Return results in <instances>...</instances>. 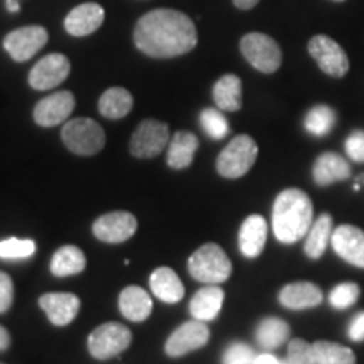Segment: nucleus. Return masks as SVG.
<instances>
[{"instance_id":"4","label":"nucleus","mask_w":364,"mask_h":364,"mask_svg":"<svg viewBox=\"0 0 364 364\" xmlns=\"http://www.w3.org/2000/svg\"><path fill=\"white\" fill-rule=\"evenodd\" d=\"M258 157V145L250 135H238L223 149L216 169L226 179H238L252 169Z\"/></svg>"},{"instance_id":"39","label":"nucleus","mask_w":364,"mask_h":364,"mask_svg":"<svg viewBox=\"0 0 364 364\" xmlns=\"http://www.w3.org/2000/svg\"><path fill=\"white\" fill-rule=\"evenodd\" d=\"M348 336L356 343H361L364 341V312H358L356 316L353 317L351 324H349Z\"/></svg>"},{"instance_id":"30","label":"nucleus","mask_w":364,"mask_h":364,"mask_svg":"<svg viewBox=\"0 0 364 364\" xmlns=\"http://www.w3.org/2000/svg\"><path fill=\"white\" fill-rule=\"evenodd\" d=\"M336 122H338V115L327 105H316L311 110L307 112L306 118H304V127L309 134L314 136H324L334 129Z\"/></svg>"},{"instance_id":"3","label":"nucleus","mask_w":364,"mask_h":364,"mask_svg":"<svg viewBox=\"0 0 364 364\" xmlns=\"http://www.w3.org/2000/svg\"><path fill=\"white\" fill-rule=\"evenodd\" d=\"M188 268L194 280L208 285H218L231 277L230 258L220 245L206 243L191 255Z\"/></svg>"},{"instance_id":"40","label":"nucleus","mask_w":364,"mask_h":364,"mask_svg":"<svg viewBox=\"0 0 364 364\" xmlns=\"http://www.w3.org/2000/svg\"><path fill=\"white\" fill-rule=\"evenodd\" d=\"M253 364H289V361L273 356V354H257Z\"/></svg>"},{"instance_id":"36","label":"nucleus","mask_w":364,"mask_h":364,"mask_svg":"<svg viewBox=\"0 0 364 364\" xmlns=\"http://www.w3.org/2000/svg\"><path fill=\"white\" fill-rule=\"evenodd\" d=\"M257 359V354L250 346L243 343H235L225 351L223 356V364H231V363H243V364H253Z\"/></svg>"},{"instance_id":"38","label":"nucleus","mask_w":364,"mask_h":364,"mask_svg":"<svg viewBox=\"0 0 364 364\" xmlns=\"http://www.w3.org/2000/svg\"><path fill=\"white\" fill-rule=\"evenodd\" d=\"M14 300V284L7 273L0 272V314L7 312Z\"/></svg>"},{"instance_id":"24","label":"nucleus","mask_w":364,"mask_h":364,"mask_svg":"<svg viewBox=\"0 0 364 364\" xmlns=\"http://www.w3.org/2000/svg\"><path fill=\"white\" fill-rule=\"evenodd\" d=\"M199 147L198 136L191 132H177L172 136L169 150H167V164L172 169H186L193 164L194 154Z\"/></svg>"},{"instance_id":"15","label":"nucleus","mask_w":364,"mask_h":364,"mask_svg":"<svg viewBox=\"0 0 364 364\" xmlns=\"http://www.w3.org/2000/svg\"><path fill=\"white\" fill-rule=\"evenodd\" d=\"M331 245L336 255L354 267L364 268V231L353 225H341L332 231Z\"/></svg>"},{"instance_id":"11","label":"nucleus","mask_w":364,"mask_h":364,"mask_svg":"<svg viewBox=\"0 0 364 364\" xmlns=\"http://www.w3.org/2000/svg\"><path fill=\"white\" fill-rule=\"evenodd\" d=\"M70 59L65 54H48V56L39 59L36 66L31 70L29 85L39 91L56 88L58 85H61L70 76Z\"/></svg>"},{"instance_id":"9","label":"nucleus","mask_w":364,"mask_h":364,"mask_svg":"<svg viewBox=\"0 0 364 364\" xmlns=\"http://www.w3.org/2000/svg\"><path fill=\"white\" fill-rule=\"evenodd\" d=\"M169 139L167 124L159 120H144L132 135L130 152L139 159H152L167 147Z\"/></svg>"},{"instance_id":"28","label":"nucleus","mask_w":364,"mask_h":364,"mask_svg":"<svg viewBox=\"0 0 364 364\" xmlns=\"http://www.w3.org/2000/svg\"><path fill=\"white\" fill-rule=\"evenodd\" d=\"M86 267L85 253L78 247L66 245L61 247L56 253L53 255L51 260V272L56 277H70L81 273Z\"/></svg>"},{"instance_id":"44","label":"nucleus","mask_w":364,"mask_h":364,"mask_svg":"<svg viewBox=\"0 0 364 364\" xmlns=\"http://www.w3.org/2000/svg\"><path fill=\"white\" fill-rule=\"evenodd\" d=\"M358 179H359V182H361V184H363V182H364V174H363V176H359Z\"/></svg>"},{"instance_id":"17","label":"nucleus","mask_w":364,"mask_h":364,"mask_svg":"<svg viewBox=\"0 0 364 364\" xmlns=\"http://www.w3.org/2000/svg\"><path fill=\"white\" fill-rule=\"evenodd\" d=\"M39 306L54 326L63 327L70 324L73 318L78 316L80 299L66 292L44 294L39 299Z\"/></svg>"},{"instance_id":"13","label":"nucleus","mask_w":364,"mask_h":364,"mask_svg":"<svg viewBox=\"0 0 364 364\" xmlns=\"http://www.w3.org/2000/svg\"><path fill=\"white\" fill-rule=\"evenodd\" d=\"M136 231V220L132 213L113 211L93 223V235L103 243H124Z\"/></svg>"},{"instance_id":"37","label":"nucleus","mask_w":364,"mask_h":364,"mask_svg":"<svg viewBox=\"0 0 364 364\" xmlns=\"http://www.w3.org/2000/svg\"><path fill=\"white\" fill-rule=\"evenodd\" d=\"M346 154L354 162H364V132L354 130L346 139Z\"/></svg>"},{"instance_id":"31","label":"nucleus","mask_w":364,"mask_h":364,"mask_svg":"<svg viewBox=\"0 0 364 364\" xmlns=\"http://www.w3.org/2000/svg\"><path fill=\"white\" fill-rule=\"evenodd\" d=\"M314 348H316L322 364H356L354 353L341 344L331 343V341H316Z\"/></svg>"},{"instance_id":"6","label":"nucleus","mask_w":364,"mask_h":364,"mask_svg":"<svg viewBox=\"0 0 364 364\" xmlns=\"http://www.w3.org/2000/svg\"><path fill=\"white\" fill-rule=\"evenodd\" d=\"M241 54L255 70L272 75L282 65V49L277 41L263 33H250L240 43Z\"/></svg>"},{"instance_id":"46","label":"nucleus","mask_w":364,"mask_h":364,"mask_svg":"<svg viewBox=\"0 0 364 364\" xmlns=\"http://www.w3.org/2000/svg\"><path fill=\"white\" fill-rule=\"evenodd\" d=\"M231 364H243V363H231Z\"/></svg>"},{"instance_id":"32","label":"nucleus","mask_w":364,"mask_h":364,"mask_svg":"<svg viewBox=\"0 0 364 364\" xmlns=\"http://www.w3.org/2000/svg\"><path fill=\"white\" fill-rule=\"evenodd\" d=\"M203 130L215 140H221L230 134V124H228L226 117L223 115L216 108H204L199 115Z\"/></svg>"},{"instance_id":"45","label":"nucleus","mask_w":364,"mask_h":364,"mask_svg":"<svg viewBox=\"0 0 364 364\" xmlns=\"http://www.w3.org/2000/svg\"><path fill=\"white\" fill-rule=\"evenodd\" d=\"M334 2H344V0H334Z\"/></svg>"},{"instance_id":"26","label":"nucleus","mask_w":364,"mask_h":364,"mask_svg":"<svg viewBox=\"0 0 364 364\" xmlns=\"http://www.w3.org/2000/svg\"><path fill=\"white\" fill-rule=\"evenodd\" d=\"M132 107H134V97H132L129 90L120 88V86L105 91L98 102L100 113L105 118H110V120H118V118L127 117Z\"/></svg>"},{"instance_id":"12","label":"nucleus","mask_w":364,"mask_h":364,"mask_svg":"<svg viewBox=\"0 0 364 364\" xmlns=\"http://www.w3.org/2000/svg\"><path fill=\"white\" fill-rule=\"evenodd\" d=\"M209 341V329L203 321H189L177 327L166 343V353L171 358H181L196 349H201Z\"/></svg>"},{"instance_id":"43","label":"nucleus","mask_w":364,"mask_h":364,"mask_svg":"<svg viewBox=\"0 0 364 364\" xmlns=\"http://www.w3.org/2000/svg\"><path fill=\"white\" fill-rule=\"evenodd\" d=\"M6 6L9 9V12H19L21 11V6H19V2H17V0H7Z\"/></svg>"},{"instance_id":"41","label":"nucleus","mask_w":364,"mask_h":364,"mask_svg":"<svg viewBox=\"0 0 364 364\" xmlns=\"http://www.w3.org/2000/svg\"><path fill=\"white\" fill-rule=\"evenodd\" d=\"M11 346V334L6 331V327L0 326V351H6Z\"/></svg>"},{"instance_id":"1","label":"nucleus","mask_w":364,"mask_h":364,"mask_svg":"<svg viewBox=\"0 0 364 364\" xmlns=\"http://www.w3.org/2000/svg\"><path fill=\"white\" fill-rule=\"evenodd\" d=\"M134 41L136 48L150 58H177L196 48L198 31L188 14L174 9H157L140 17Z\"/></svg>"},{"instance_id":"27","label":"nucleus","mask_w":364,"mask_h":364,"mask_svg":"<svg viewBox=\"0 0 364 364\" xmlns=\"http://www.w3.org/2000/svg\"><path fill=\"white\" fill-rule=\"evenodd\" d=\"M332 231H334L332 230V218L327 213L321 215L312 223L311 230L306 235V247H304V252H306L309 258L317 260V258H321L324 255L326 248L331 243Z\"/></svg>"},{"instance_id":"16","label":"nucleus","mask_w":364,"mask_h":364,"mask_svg":"<svg viewBox=\"0 0 364 364\" xmlns=\"http://www.w3.org/2000/svg\"><path fill=\"white\" fill-rule=\"evenodd\" d=\"M105 21V9L97 2H86L75 7L65 19V29L75 38L93 34Z\"/></svg>"},{"instance_id":"23","label":"nucleus","mask_w":364,"mask_h":364,"mask_svg":"<svg viewBox=\"0 0 364 364\" xmlns=\"http://www.w3.org/2000/svg\"><path fill=\"white\" fill-rule=\"evenodd\" d=\"M150 289L154 295L166 304H177L184 297V285L177 273L171 268L162 267L152 272L150 275Z\"/></svg>"},{"instance_id":"34","label":"nucleus","mask_w":364,"mask_h":364,"mask_svg":"<svg viewBox=\"0 0 364 364\" xmlns=\"http://www.w3.org/2000/svg\"><path fill=\"white\" fill-rule=\"evenodd\" d=\"M36 252V243L33 240L9 238L0 241V258L4 260H19V258H29Z\"/></svg>"},{"instance_id":"10","label":"nucleus","mask_w":364,"mask_h":364,"mask_svg":"<svg viewBox=\"0 0 364 364\" xmlns=\"http://www.w3.org/2000/svg\"><path fill=\"white\" fill-rule=\"evenodd\" d=\"M48 31L43 26H26L12 31L4 39V48L17 63H24L48 44Z\"/></svg>"},{"instance_id":"42","label":"nucleus","mask_w":364,"mask_h":364,"mask_svg":"<svg viewBox=\"0 0 364 364\" xmlns=\"http://www.w3.org/2000/svg\"><path fill=\"white\" fill-rule=\"evenodd\" d=\"M260 2V0H233V4L241 11H250V9H253L257 4Z\"/></svg>"},{"instance_id":"5","label":"nucleus","mask_w":364,"mask_h":364,"mask_svg":"<svg viewBox=\"0 0 364 364\" xmlns=\"http://www.w3.org/2000/svg\"><path fill=\"white\" fill-rule=\"evenodd\" d=\"M61 139L66 147L78 156H95L107 142L103 129L91 118H75L66 122Z\"/></svg>"},{"instance_id":"18","label":"nucleus","mask_w":364,"mask_h":364,"mask_svg":"<svg viewBox=\"0 0 364 364\" xmlns=\"http://www.w3.org/2000/svg\"><path fill=\"white\" fill-rule=\"evenodd\" d=\"M322 290L311 282H295V284L285 285L280 290V304L290 311H302V309L317 307L322 304Z\"/></svg>"},{"instance_id":"21","label":"nucleus","mask_w":364,"mask_h":364,"mask_svg":"<svg viewBox=\"0 0 364 364\" xmlns=\"http://www.w3.org/2000/svg\"><path fill=\"white\" fill-rule=\"evenodd\" d=\"M223 300H225V292H223L221 287H203V289L198 290V292L193 295V299H191V316H193L196 321H215L223 307Z\"/></svg>"},{"instance_id":"2","label":"nucleus","mask_w":364,"mask_h":364,"mask_svg":"<svg viewBox=\"0 0 364 364\" xmlns=\"http://www.w3.org/2000/svg\"><path fill=\"white\" fill-rule=\"evenodd\" d=\"M314 208L311 198L300 189H285L273 203L272 226L275 238L285 245L297 243L312 226Z\"/></svg>"},{"instance_id":"14","label":"nucleus","mask_w":364,"mask_h":364,"mask_svg":"<svg viewBox=\"0 0 364 364\" xmlns=\"http://www.w3.org/2000/svg\"><path fill=\"white\" fill-rule=\"evenodd\" d=\"M75 105L76 102L71 91H58L49 95L34 107V122L41 127H56L70 118Z\"/></svg>"},{"instance_id":"22","label":"nucleus","mask_w":364,"mask_h":364,"mask_svg":"<svg viewBox=\"0 0 364 364\" xmlns=\"http://www.w3.org/2000/svg\"><path fill=\"white\" fill-rule=\"evenodd\" d=\"M118 307L124 317L134 322H142L149 318L152 312V299L145 292L142 287L129 285L122 290L120 299H118Z\"/></svg>"},{"instance_id":"33","label":"nucleus","mask_w":364,"mask_h":364,"mask_svg":"<svg viewBox=\"0 0 364 364\" xmlns=\"http://www.w3.org/2000/svg\"><path fill=\"white\" fill-rule=\"evenodd\" d=\"M287 361L289 364H322L314 344H309L304 339L290 341L287 349Z\"/></svg>"},{"instance_id":"19","label":"nucleus","mask_w":364,"mask_h":364,"mask_svg":"<svg viewBox=\"0 0 364 364\" xmlns=\"http://www.w3.org/2000/svg\"><path fill=\"white\" fill-rule=\"evenodd\" d=\"M312 176L317 186H331L334 182L349 179L351 177V167L339 154L324 152L314 162Z\"/></svg>"},{"instance_id":"47","label":"nucleus","mask_w":364,"mask_h":364,"mask_svg":"<svg viewBox=\"0 0 364 364\" xmlns=\"http://www.w3.org/2000/svg\"><path fill=\"white\" fill-rule=\"evenodd\" d=\"M0 364H4V363H0Z\"/></svg>"},{"instance_id":"7","label":"nucleus","mask_w":364,"mask_h":364,"mask_svg":"<svg viewBox=\"0 0 364 364\" xmlns=\"http://www.w3.org/2000/svg\"><path fill=\"white\" fill-rule=\"evenodd\" d=\"M132 344V332L129 327L118 322L98 326L88 338V351L93 358L105 361L125 351Z\"/></svg>"},{"instance_id":"20","label":"nucleus","mask_w":364,"mask_h":364,"mask_svg":"<svg viewBox=\"0 0 364 364\" xmlns=\"http://www.w3.org/2000/svg\"><path fill=\"white\" fill-rule=\"evenodd\" d=\"M268 226L260 215H252L240 228V250L247 258H257L267 243Z\"/></svg>"},{"instance_id":"25","label":"nucleus","mask_w":364,"mask_h":364,"mask_svg":"<svg viewBox=\"0 0 364 364\" xmlns=\"http://www.w3.org/2000/svg\"><path fill=\"white\" fill-rule=\"evenodd\" d=\"M241 80L236 75H225L216 81L213 88V98L216 107L223 112H238L243 105L241 100Z\"/></svg>"},{"instance_id":"29","label":"nucleus","mask_w":364,"mask_h":364,"mask_svg":"<svg viewBox=\"0 0 364 364\" xmlns=\"http://www.w3.org/2000/svg\"><path fill=\"white\" fill-rule=\"evenodd\" d=\"M290 327L279 317H267L257 327V341L263 349H277L289 339Z\"/></svg>"},{"instance_id":"8","label":"nucleus","mask_w":364,"mask_h":364,"mask_svg":"<svg viewBox=\"0 0 364 364\" xmlns=\"http://www.w3.org/2000/svg\"><path fill=\"white\" fill-rule=\"evenodd\" d=\"M309 54L316 59V63L326 75L332 78H343L349 71V58L344 49L331 39L329 36L318 34L309 41Z\"/></svg>"},{"instance_id":"35","label":"nucleus","mask_w":364,"mask_h":364,"mask_svg":"<svg viewBox=\"0 0 364 364\" xmlns=\"http://www.w3.org/2000/svg\"><path fill=\"white\" fill-rule=\"evenodd\" d=\"M359 294H361V290H359V287L356 284H353V282H346V284L336 285L329 295L331 306L334 309H339V311H344V309H349L356 304Z\"/></svg>"}]
</instances>
